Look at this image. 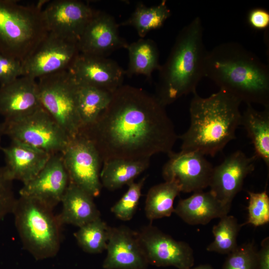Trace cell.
Wrapping results in <instances>:
<instances>
[{"label": "cell", "mask_w": 269, "mask_h": 269, "mask_svg": "<svg viewBox=\"0 0 269 269\" xmlns=\"http://www.w3.org/2000/svg\"><path fill=\"white\" fill-rule=\"evenodd\" d=\"M94 144L102 163L167 154L178 138L165 106L142 89L122 85L106 109L80 133Z\"/></svg>", "instance_id": "1"}, {"label": "cell", "mask_w": 269, "mask_h": 269, "mask_svg": "<svg viewBox=\"0 0 269 269\" xmlns=\"http://www.w3.org/2000/svg\"><path fill=\"white\" fill-rule=\"evenodd\" d=\"M204 74L242 102L269 107V69L254 53L235 42L207 51Z\"/></svg>", "instance_id": "2"}, {"label": "cell", "mask_w": 269, "mask_h": 269, "mask_svg": "<svg viewBox=\"0 0 269 269\" xmlns=\"http://www.w3.org/2000/svg\"><path fill=\"white\" fill-rule=\"evenodd\" d=\"M193 94L189 127L178 136L181 151L214 156L236 138V130L241 124L242 102L222 90L206 98L196 92Z\"/></svg>", "instance_id": "3"}, {"label": "cell", "mask_w": 269, "mask_h": 269, "mask_svg": "<svg viewBox=\"0 0 269 269\" xmlns=\"http://www.w3.org/2000/svg\"><path fill=\"white\" fill-rule=\"evenodd\" d=\"M203 26L195 17L178 34L165 63L158 71L155 95L164 106L196 92L204 74L207 53L203 42Z\"/></svg>", "instance_id": "4"}, {"label": "cell", "mask_w": 269, "mask_h": 269, "mask_svg": "<svg viewBox=\"0 0 269 269\" xmlns=\"http://www.w3.org/2000/svg\"><path fill=\"white\" fill-rule=\"evenodd\" d=\"M42 2L24 5L0 0V54L23 62L49 31Z\"/></svg>", "instance_id": "5"}, {"label": "cell", "mask_w": 269, "mask_h": 269, "mask_svg": "<svg viewBox=\"0 0 269 269\" xmlns=\"http://www.w3.org/2000/svg\"><path fill=\"white\" fill-rule=\"evenodd\" d=\"M53 209L27 196L17 199L12 214L23 248L36 260L55 257L61 244L62 224Z\"/></svg>", "instance_id": "6"}, {"label": "cell", "mask_w": 269, "mask_h": 269, "mask_svg": "<svg viewBox=\"0 0 269 269\" xmlns=\"http://www.w3.org/2000/svg\"><path fill=\"white\" fill-rule=\"evenodd\" d=\"M42 107L72 139L82 125L77 107L78 84L68 70L41 77L37 81Z\"/></svg>", "instance_id": "7"}, {"label": "cell", "mask_w": 269, "mask_h": 269, "mask_svg": "<svg viewBox=\"0 0 269 269\" xmlns=\"http://www.w3.org/2000/svg\"><path fill=\"white\" fill-rule=\"evenodd\" d=\"M2 124L4 134L11 140L50 154L61 153L70 139L42 107L22 119L4 120Z\"/></svg>", "instance_id": "8"}, {"label": "cell", "mask_w": 269, "mask_h": 269, "mask_svg": "<svg viewBox=\"0 0 269 269\" xmlns=\"http://www.w3.org/2000/svg\"><path fill=\"white\" fill-rule=\"evenodd\" d=\"M61 154L69 182L93 197L98 196L102 187L100 180L102 161L92 141L79 134L70 139Z\"/></svg>", "instance_id": "9"}, {"label": "cell", "mask_w": 269, "mask_h": 269, "mask_svg": "<svg viewBox=\"0 0 269 269\" xmlns=\"http://www.w3.org/2000/svg\"><path fill=\"white\" fill-rule=\"evenodd\" d=\"M79 53L77 42L48 32L22 62L23 76L38 79L68 70Z\"/></svg>", "instance_id": "10"}, {"label": "cell", "mask_w": 269, "mask_h": 269, "mask_svg": "<svg viewBox=\"0 0 269 269\" xmlns=\"http://www.w3.org/2000/svg\"><path fill=\"white\" fill-rule=\"evenodd\" d=\"M137 232L149 264L178 269H190L193 266V251L188 243L175 240L151 224Z\"/></svg>", "instance_id": "11"}, {"label": "cell", "mask_w": 269, "mask_h": 269, "mask_svg": "<svg viewBox=\"0 0 269 269\" xmlns=\"http://www.w3.org/2000/svg\"><path fill=\"white\" fill-rule=\"evenodd\" d=\"M168 155L162 172L165 181L176 183L184 193H194L209 187L213 166L204 155L181 151Z\"/></svg>", "instance_id": "12"}, {"label": "cell", "mask_w": 269, "mask_h": 269, "mask_svg": "<svg viewBox=\"0 0 269 269\" xmlns=\"http://www.w3.org/2000/svg\"><path fill=\"white\" fill-rule=\"evenodd\" d=\"M258 158L255 154L249 157L239 150L230 154L213 167L209 191L223 204L231 207L233 200L242 189L245 178L254 170Z\"/></svg>", "instance_id": "13"}, {"label": "cell", "mask_w": 269, "mask_h": 269, "mask_svg": "<svg viewBox=\"0 0 269 269\" xmlns=\"http://www.w3.org/2000/svg\"><path fill=\"white\" fill-rule=\"evenodd\" d=\"M68 71L78 84L88 85L114 93L123 83L125 70L115 61L79 53Z\"/></svg>", "instance_id": "14"}, {"label": "cell", "mask_w": 269, "mask_h": 269, "mask_svg": "<svg viewBox=\"0 0 269 269\" xmlns=\"http://www.w3.org/2000/svg\"><path fill=\"white\" fill-rule=\"evenodd\" d=\"M43 11L49 32L78 43L95 10L82 1L55 0Z\"/></svg>", "instance_id": "15"}, {"label": "cell", "mask_w": 269, "mask_h": 269, "mask_svg": "<svg viewBox=\"0 0 269 269\" xmlns=\"http://www.w3.org/2000/svg\"><path fill=\"white\" fill-rule=\"evenodd\" d=\"M69 183L61 153L53 154L39 173L23 184L19 195L35 199L53 209L61 202Z\"/></svg>", "instance_id": "16"}, {"label": "cell", "mask_w": 269, "mask_h": 269, "mask_svg": "<svg viewBox=\"0 0 269 269\" xmlns=\"http://www.w3.org/2000/svg\"><path fill=\"white\" fill-rule=\"evenodd\" d=\"M104 269H146L149 265L137 232L125 226L110 227Z\"/></svg>", "instance_id": "17"}, {"label": "cell", "mask_w": 269, "mask_h": 269, "mask_svg": "<svg viewBox=\"0 0 269 269\" xmlns=\"http://www.w3.org/2000/svg\"><path fill=\"white\" fill-rule=\"evenodd\" d=\"M119 26L112 15L95 10L78 42L79 53L106 57L127 48L129 44L120 35Z\"/></svg>", "instance_id": "18"}, {"label": "cell", "mask_w": 269, "mask_h": 269, "mask_svg": "<svg viewBox=\"0 0 269 269\" xmlns=\"http://www.w3.org/2000/svg\"><path fill=\"white\" fill-rule=\"evenodd\" d=\"M41 107L36 79L23 76L0 86V115L4 121L22 119Z\"/></svg>", "instance_id": "19"}, {"label": "cell", "mask_w": 269, "mask_h": 269, "mask_svg": "<svg viewBox=\"0 0 269 269\" xmlns=\"http://www.w3.org/2000/svg\"><path fill=\"white\" fill-rule=\"evenodd\" d=\"M5 168L13 180L25 184L33 179L44 167L51 154L18 141L1 147Z\"/></svg>", "instance_id": "20"}, {"label": "cell", "mask_w": 269, "mask_h": 269, "mask_svg": "<svg viewBox=\"0 0 269 269\" xmlns=\"http://www.w3.org/2000/svg\"><path fill=\"white\" fill-rule=\"evenodd\" d=\"M230 208L221 202L210 191L201 190L180 199L174 213L188 224L206 225L214 219H220L228 215Z\"/></svg>", "instance_id": "21"}, {"label": "cell", "mask_w": 269, "mask_h": 269, "mask_svg": "<svg viewBox=\"0 0 269 269\" xmlns=\"http://www.w3.org/2000/svg\"><path fill=\"white\" fill-rule=\"evenodd\" d=\"M93 198L69 182L61 202V212L58 215L61 224H71L79 228L101 217Z\"/></svg>", "instance_id": "22"}, {"label": "cell", "mask_w": 269, "mask_h": 269, "mask_svg": "<svg viewBox=\"0 0 269 269\" xmlns=\"http://www.w3.org/2000/svg\"><path fill=\"white\" fill-rule=\"evenodd\" d=\"M247 132L255 149V155L269 167V107L262 111L252 105L242 114L241 124Z\"/></svg>", "instance_id": "23"}, {"label": "cell", "mask_w": 269, "mask_h": 269, "mask_svg": "<svg viewBox=\"0 0 269 269\" xmlns=\"http://www.w3.org/2000/svg\"><path fill=\"white\" fill-rule=\"evenodd\" d=\"M100 172L102 186L113 191L134 181L149 166L150 159H113L103 163Z\"/></svg>", "instance_id": "24"}, {"label": "cell", "mask_w": 269, "mask_h": 269, "mask_svg": "<svg viewBox=\"0 0 269 269\" xmlns=\"http://www.w3.org/2000/svg\"><path fill=\"white\" fill-rule=\"evenodd\" d=\"M129 63L126 75H142L151 78L153 72L160 68L159 53L156 43L148 38H140L129 44Z\"/></svg>", "instance_id": "25"}, {"label": "cell", "mask_w": 269, "mask_h": 269, "mask_svg": "<svg viewBox=\"0 0 269 269\" xmlns=\"http://www.w3.org/2000/svg\"><path fill=\"white\" fill-rule=\"evenodd\" d=\"M170 15L171 11L165 0L151 6L139 2L131 16L120 25L134 27L142 38L149 31L160 28Z\"/></svg>", "instance_id": "26"}, {"label": "cell", "mask_w": 269, "mask_h": 269, "mask_svg": "<svg viewBox=\"0 0 269 269\" xmlns=\"http://www.w3.org/2000/svg\"><path fill=\"white\" fill-rule=\"evenodd\" d=\"M112 94L96 87L78 84L77 107L82 128L95 122L109 104Z\"/></svg>", "instance_id": "27"}, {"label": "cell", "mask_w": 269, "mask_h": 269, "mask_svg": "<svg viewBox=\"0 0 269 269\" xmlns=\"http://www.w3.org/2000/svg\"><path fill=\"white\" fill-rule=\"evenodd\" d=\"M181 192L178 185L171 181H165L151 187L145 200V213L150 221L169 217L174 213L173 202Z\"/></svg>", "instance_id": "28"}, {"label": "cell", "mask_w": 269, "mask_h": 269, "mask_svg": "<svg viewBox=\"0 0 269 269\" xmlns=\"http://www.w3.org/2000/svg\"><path fill=\"white\" fill-rule=\"evenodd\" d=\"M109 227L100 217L79 227L74 237L85 252L100 254L106 250Z\"/></svg>", "instance_id": "29"}, {"label": "cell", "mask_w": 269, "mask_h": 269, "mask_svg": "<svg viewBox=\"0 0 269 269\" xmlns=\"http://www.w3.org/2000/svg\"><path fill=\"white\" fill-rule=\"evenodd\" d=\"M242 227L233 216L225 215L220 218L218 224L213 226L214 241L207 247L209 252L229 254L238 246L237 238Z\"/></svg>", "instance_id": "30"}, {"label": "cell", "mask_w": 269, "mask_h": 269, "mask_svg": "<svg viewBox=\"0 0 269 269\" xmlns=\"http://www.w3.org/2000/svg\"><path fill=\"white\" fill-rule=\"evenodd\" d=\"M145 180V177H143L137 182L133 181L128 184L126 192L111 208V212L119 219L126 221L132 219L139 203Z\"/></svg>", "instance_id": "31"}, {"label": "cell", "mask_w": 269, "mask_h": 269, "mask_svg": "<svg viewBox=\"0 0 269 269\" xmlns=\"http://www.w3.org/2000/svg\"><path fill=\"white\" fill-rule=\"evenodd\" d=\"M249 196L248 207V219L241 226L252 224L255 227L269 222V197L266 190L261 192H248Z\"/></svg>", "instance_id": "32"}, {"label": "cell", "mask_w": 269, "mask_h": 269, "mask_svg": "<svg viewBox=\"0 0 269 269\" xmlns=\"http://www.w3.org/2000/svg\"><path fill=\"white\" fill-rule=\"evenodd\" d=\"M257 254L254 243L238 246L228 254L223 269H257Z\"/></svg>", "instance_id": "33"}, {"label": "cell", "mask_w": 269, "mask_h": 269, "mask_svg": "<svg viewBox=\"0 0 269 269\" xmlns=\"http://www.w3.org/2000/svg\"><path fill=\"white\" fill-rule=\"evenodd\" d=\"M13 180L4 166H0V221L12 213L16 200L13 190Z\"/></svg>", "instance_id": "34"}, {"label": "cell", "mask_w": 269, "mask_h": 269, "mask_svg": "<svg viewBox=\"0 0 269 269\" xmlns=\"http://www.w3.org/2000/svg\"><path fill=\"white\" fill-rule=\"evenodd\" d=\"M22 62L0 54V85L8 84L23 76Z\"/></svg>", "instance_id": "35"}, {"label": "cell", "mask_w": 269, "mask_h": 269, "mask_svg": "<svg viewBox=\"0 0 269 269\" xmlns=\"http://www.w3.org/2000/svg\"><path fill=\"white\" fill-rule=\"evenodd\" d=\"M247 21L251 27L255 29H266L269 25V12L262 8L252 9L248 14Z\"/></svg>", "instance_id": "36"}, {"label": "cell", "mask_w": 269, "mask_h": 269, "mask_svg": "<svg viewBox=\"0 0 269 269\" xmlns=\"http://www.w3.org/2000/svg\"><path fill=\"white\" fill-rule=\"evenodd\" d=\"M257 269H269V238L261 242L260 251H257Z\"/></svg>", "instance_id": "37"}, {"label": "cell", "mask_w": 269, "mask_h": 269, "mask_svg": "<svg viewBox=\"0 0 269 269\" xmlns=\"http://www.w3.org/2000/svg\"><path fill=\"white\" fill-rule=\"evenodd\" d=\"M190 269H214L211 266L209 265H202L195 268H191Z\"/></svg>", "instance_id": "38"}, {"label": "cell", "mask_w": 269, "mask_h": 269, "mask_svg": "<svg viewBox=\"0 0 269 269\" xmlns=\"http://www.w3.org/2000/svg\"><path fill=\"white\" fill-rule=\"evenodd\" d=\"M4 135L2 123H0V149H1V140L2 135Z\"/></svg>", "instance_id": "39"}]
</instances>
